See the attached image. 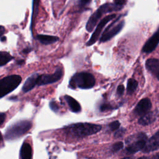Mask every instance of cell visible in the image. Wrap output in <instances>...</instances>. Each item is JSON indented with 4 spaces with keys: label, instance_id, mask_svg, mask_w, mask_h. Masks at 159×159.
<instances>
[{
    "label": "cell",
    "instance_id": "4dcf8cb0",
    "mask_svg": "<svg viewBox=\"0 0 159 159\" xmlns=\"http://www.w3.org/2000/svg\"><path fill=\"white\" fill-rule=\"evenodd\" d=\"M153 158V159H159V152L156 153V154H155L153 156H151V157H147L146 158Z\"/></svg>",
    "mask_w": 159,
    "mask_h": 159
},
{
    "label": "cell",
    "instance_id": "4fadbf2b",
    "mask_svg": "<svg viewBox=\"0 0 159 159\" xmlns=\"http://www.w3.org/2000/svg\"><path fill=\"white\" fill-rule=\"evenodd\" d=\"M158 115L157 111H153L148 112L144 115L142 116L138 120V123L142 125H147L153 123L156 119Z\"/></svg>",
    "mask_w": 159,
    "mask_h": 159
},
{
    "label": "cell",
    "instance_id": "f1b7e54d",
    "mask_svg": "<svg viewBox=\"0 0 159 159\" xmlns=\"http://www.w3.org/2000/svg\"><path fill=\"white\" fill-rule=\"evenodd\" d=\"M91 0H78L81 6H85L90 2Z\"/></svg>",
    "mask_w": 159,
    "mask_h": 159
},
{
    "label": "cell",
    "instance_id": "6da1fadb",
    "mask_svg": "<svg viewBox=\"0 0 159 159\" xmlns=\"http://www.w3.org/2000/svg\"><path fill=\"white\" fill-rule=\"evenodd\" d=\"M101 125L91 123H77L64 128L65 134L72 138L80 139L94 134L101 130Z\"/></svg>",
    "mask_w": 159,
    "mask_h": 159
},
{
    "label": "cell",
    "instance_id": "e0dca14e",
    "mask_svg": "<svg viewBox=\"0 0 159 159\" xmlns=\"http://www.w3.org/2000/svg\"><path fill=\"white\" fill-rule=\"evenodd\" d=\"M20 158L22 159H30L32 157V150L30 145L27 142H24L20 151Z\"/></svg>",
    "mask_w": 159,
    "mask_h": 159
},
{
    "label": "cell",
    "instance_id": "3957f363",
    "mask_svg": "<svg viewBox=\"0 0 159 159\" xmlns=\"http://www.w3.org/2000/svg\"><path fill=\"white\" fill-rule=\"evenodd\" d=\"M32 127V122L27 120H19L9 126L5 132L7 140L17 139L27 133Z\"/></svg>",
    "mask_w": 159,
    "mask_h": 159
},
{
    "label": "cell",
    "instance_id": "8fae6325",
    "mask_svg": "<svg viewBox=\"0 0 159 159\" xmlns=\"http://www.w3.org/2000/svg\"><path fill=\"white\" fill-rule=\"evenodd\" d=\"M152 107V103L148 98L141 99L134 108V112L138 116H142L148 112Z\"/></svg>",
    "mask_w": 159,
    "mask_h": 159
},
{
    "label": "cell",
    "instance_id": "d6986e66",
    "mask_svg": "<svg viewBox=\"0 0 159 159\" xmlns=\"http://www.w3.org/2000/svg\"><path fill=\"white\" fill-rule=\"evenodd\" d=\"M138 86V82L132 78L128 80L127 84V93L128 94H133Z\"/></svg>",
    "mask_w": 159,
    "mask_h": 159
},
{
    "label": "cell",
    "instance_id": "cb8c5ba5",
    "mask_svg": "<svg viewBox=\"0 0 159 159\" xmlns=\"http://www.w3.org/2000/svg\"><path fill=\"white\" fill-rule=\"evenodd\" d=\"M113 109L114 107L109 104H102L100 106V107H99V109L101 112H104V111L111 110Z\"/></svg>",
    "mask_w": 159,
    "mask_h": 159
},
{
    "label": "cell",
    "instance_id": "277c9868",
    "mask_svg": "<svg viewBox=\"0 0 159 159\" xmlns=\"http://www.w3.org/2000/svg\"><path fill=\"white\" fill-rule=\"evenodd\" d=\"M147 137L145 133L139 132L129 136L125 140L127 146L125 148V152L127 155L134 154L143 149Z\"/></svg>",
    "mask_w": 159,
    "mask_h": 159
},
{
    "label": "cell",
    "instance_id": "4316f807",
    "mask_svg": "<svg viewBox=\"0 0 159 159\" xmlns=\"http://www.w3.org/2000/svg\"><path fill=\"white\" fill-rule=\"evenodd\" d=\"M125 2L126 0H114V4L120 6H122L124 4H125Z\"/></svg>",
    "mask_w": 159,
    "mask_h": 159
},
{
    "label": "cell",
    "instance_id": "603a6c76",
    "mask_svg": "<svg viewBox=\"0 0 159 159\" xmlns=\"http://www.w3.org/2000/svg\"><path fill=\"white\" fill-rule=\"evenodd\" d=\"M120 122L118 120H115L113 121L112 122H111L109 124V127L111 129V130L114 131V130H116L117 129H118L120 127Z\"/></svg>",
    "mask_w": 159,
    "mask_h": 159
},
{
    "label": "cell",
    "instance_id": "ffe728a7",
    "mask_svg": "<svg viewBox=\"0 0 159 159\" xmlns=\"http://www.w3.org/2000/svg\"><path fill=\"white\" fill-rule=\"evenodd\" d=\"M12 59L13 57H12L8 52H0V66L6 65Z\"/></svg>",
    "mask_w": 159,
    "mask_h": 159
},
{
    "label": "cell",
    "instance_id": "9c48e42d",
    "mask_svg": "<svg viewBox=\"0 0 159 159\" xmlns=\"http://www.w3.org/2000/svg\"><path fill=\"white\" fill-rule=\"evenodd\" d=\"M116 16V15L115 14H111V15H108L107 16H106L105 17H104L101 21L98 24L96 29H95V30L94 31V32L93 33L91 37H90L89 40H88V42L86 43V45L87 46H91L92 45H93L98 39L99 36L101 34V32H102V30L103 29L104 27L111 20H112L114 18H115Z\"/></svg>",
    "mask_w": 159,
    "mask_h": 159
},
{
    "label": "cell",
    "instance_id": "83f0119b",
    "mask_svg": "<svg viewBox=\"0 0 159 159\" xmlns=\"http://www.w3.org/2000/svg\"><path fill=\"white\" fill-rule=\"evenodd\" d=\"M6 119V114L4 112H0V125H1Z\"/></svg>",
    "mask_w": 159,
    "mask_h": 159
},
{
    "label": "cell",
    "instance_id": "7c38bea8",
    "mask_svg": "<svg viewBox=\"0 0 159 159\" xmlns=\"http://www.w3.org/2000/svg\"><path fill=\"white\" fill-rule=\"evenodd\" d=\"M159 43V28L153 34V35L146 42L142 48V52L144 53H150L153 52Z\"/></svg>",
    "mask_w": 159,
    "mask_h": 159
},
{
    "label": "cell",
    "instance_id": "5bb4252c",
    "mask_svg": "<svg viewBox=\"0 0 159 159\" xmlns=\"http://www.w3.org/2000/svg\"><path fill=\"white\" fill-rule=\"evenodd\" d=\"M38 76L39 74L34 73L27 78L22 88L24 93H27L35 87L37 84V79Z\"/></svg>",
    "mask_w": 159,
    "mask_h": 159
},
{
    "label": "cell",
    "instance_id": "7a4b0ae2",
    "mask_svg": "<svg viewBox=\"0 0 159 159\" xmlns=\"http://www.w3.org/2000/svg\"><path fill=\"white\" fill-rule=\"evenodd\" d=\"M95 78L94 76L88 72H80L75 73L70 79L69 86L71 88H76L87 89L93 88L95 84Z\"/></svg>",
    "mask_w": 159,
    "mask_h": 159
},
{
    "label": "cell",
    "instance_id": "484cf974",
    "mask_svg": "<svg viewBox=\"0 0 159 159\" xmlns=\"http://www.w3.org/2000/svg\"><path fill=\"white\" fill-rule=\"evenodd\" d=\"M124 90H125V88L124 86L122 85V84H120L117 86V94L119 96H122L124 92Z\"/></svg>",
    "mask_w": 159,
    "mask_h": 159
},
{
    "label": "cell",
    "instance_id": "2e32d148",
    "mask_svg": "<svg viewBox=\"0 0 159 159\" xmlns=\"http://www.w3.org/2000/svg\"><path fill=\"white\" fill-rule=\"evenodd\" d=\"M64 98L72 112L77 113L80 112L81 111V107L80 103L75 99L68 95H65L64 96Z\"/></svg>",
    "mask_w": 159,
    "mask_h": 159
},
{
    "label": "cell",
    "instance_id": "ac0fdd59",
    "mask_svg": "<svg viewBox=\"0 0 159 159\" xmlns=\"http://www.w3.org/2000/svg\"><path fill=\"white\" fill-rule=\"evenodd\" d=\"M37 39L42 44L49 45L57 42L59 40V38L53 35L40 34L37 35Z\"/></svg>",
    "mask_w": 159,
    "mask_h": 159
},
{
    "label": "cell",
    "instance_id": "1f68e13d",
    "mask_svg": "<svg viewBox=\"0 0 159 159\" xmlns=\"http://www.w3.org/2000/svg\"><path fill=\"white\" fill-rule=\"evenodd\" d=\"M2 134H1V133L0 132V142H1V140H2Z\"/></svg>",
    "mask_w": 159,
    "mask_h": 159
},
{
    "label": "cell",
    "instance_id": "d4e9b609",
    "mask_svg": "<svg viewBox=\"0 0 159 159\" xmlns=\"http://www.w3.org/2000/svg\"><path fill=\"white\" fill-rule=\"evenodd\" d=\"M50 107L52 111H53L54 112H57L59 110V107H58V104H57L56 102H55L53 101H52L50 102Z\"/></svg>",
    "mask_w": 159,
    "mask_h": 159
},
{
    "label": "cell",
    "instance_id": "ba28073f",
    "mask_svg": "<svg viewBox=\"0 0 159 159\" xmlns=\"http://www.w3.org/2000/svg\"><path fill=\"white\" fill-rule=\"evenodd\" d=\"M62 74V70L59 67L53 74L39 75L37 79V84L39 86H42L54 83L61 79Z\"/></svg>",
    "mask_w": 159,
    "mask_h": 159
},
{
    "label": "cell",
    "instance_id": "5b68a950",
    "mask_svg": "<svg viewBox=\"0 0 159 159\" xmlns=\"http://www.w3.org/2000/svg\"><path fill=\"white\" fill-rule=\"evenodd\" d=\"M122 7V6H117L115 4L107 3L103 4L89 17L86 25V30H88L89 32H91L94 28L99 19L104 14L110 12L114 11H119Z\"/></svg>",
    "mask_w": 159,
    "mask_h": 159
},
{
    "label": "cell",
    "instance_id": "9a60e30c",
    "mask_svg": "<svg viewBox=\"0 0 159 159\" xmlns=\"http://www.w3.org/2000/svg\"><path fill=\"white\" fill-rule=\"evenodd\" d=\"M145 66L148 71L157 76L159 73V60L156 58H150L147 60Z\"/></svg>",
    "mask_w": 159,
    "mask_h": 159
},
{
    "label": "cell",
    "instance_id": "30bf717a",
    "mask_svg": "<svg viewBox=\"0 0 159 159\" xmlns=\"http://www.w3.org/2000/svg\"><path fill=\"white\" fill-rule=\"evenodd\" d=\"M159 148V130H158L153 136H152L145 142V144L142 150L143 153H150L155 151Z\"/></svg>",
    "mask_w": 159,
    "mask_h": 159
},
{
    "label": "cell",
    "instance_id": "8992f818",
    "mask_svg": "<svg viewBox=\"0 0 159 159\" xmlns=\"http://www.w3.org/2000/svg\"><path fill=\"white\" fill-rule=\"evenodd\" d=\"M22 78L17 75L7 76L0 80V98L14 91L21 83Z\"/></svg>",
    "mask_w": 159,
    "mask_h": 159
},
{
    "label": "cell",
    "instance_id": "f546056e",
    "mask_svg": "<svg viewBox=\"0 0 159 159\" xmlns=\"http://www.w3.org/2000/svg\"><path fill=\"white\" fill-rule=\"evenodd\" d=\"M4 32H5L4 27L2 25H0V37H1L2 36V35L4 34Z\"/></svg>",
    "mask_w": 159,
    "mask_h": 159
},
{
    "label": "cell",
    "instance_id": "7402d4cb",
    "mask_svg": "<svg viewBox=\"0 0 159 159\" xmlns=\"http://www.w3.org/2000/svg\"><path fill=\"white\" fill-rule=\"evenodd\" d=\"M125 132H126V129L125 128L122 127L120 129H118L116 130V132L114 133V137L117 138V139L120 138L124 136Z\"/></svg>",
    "mask_w": 159,
    "mask_h": 159
},
{
    "label": "cell",
    "instance_id": "52a82bcc",
    "mask_svg": "<svg viewBox=\"0 0 159 159\" xmlns=\"http://www.w3.org/2000/svg\"><path fill=\"white\" fill-rule=\"evenodd\" d=\"M119 18L112 22L109 25L107 26V27L104 30L103 32L100 39L99 42H105L106 41L109 40L111 38L114 37L116 35H117L118 33L120 32V31L122 30L124 25V21L122 20L118 23L117 22L118 21Z\"/></svg>",
    "mask_w": 159,
    "mask_h": 159
},
{
    "label": "cell",
    "instance_id": "44dd1931",
    "mask_svg": "<svg viewBox=\"0 0 159 159\" xmlns=\"http://www.w3.org/2000/svg\"><path fill=\"white\" fill-rule=\"evenodd\" d=\"M124 147V143L122 142H117L112 145L111 147V151L112 153H116L122 149Z\"/></svg>",
    "mask_w": 159,
    "mask_h": 159
},
{
    "label": "cell",
    "instance_id": "d6a6232c",
    "mask_svg": "<svg viewBox=\"0 0 159 159\" xmlns=\"http://www.w3.org/2000/svg\"><path fill=\"white\" fill-rule=\"evenodd\" d=\"M4 39H6V37H2V38L1 39V41H4V40H5Z\"/></svg>",
    "mask_w": 159,
    "mask_h": 159
}]
</instances>
